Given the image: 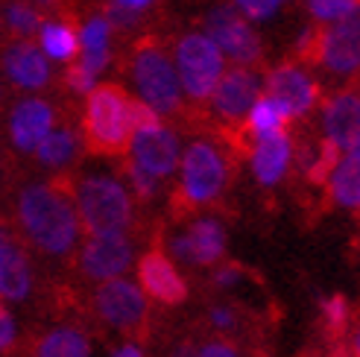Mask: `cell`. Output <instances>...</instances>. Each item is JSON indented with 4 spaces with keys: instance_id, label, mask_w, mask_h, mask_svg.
<instances>
[{
    "instance_id": "cell-1",
    "label": "cell",
    "mask_w": 360,
    "mask_h": 357,
    "mask_svg": "<svg viewBox=\"0 0 360 357\" xmlns=\"http://www.w3.org/2000/svg\"><path fill=\"white\" fill-rule=\"evenodd\" d=\"M15 220L21 235L47 258L74 255L82 235V220L74 200V185L65 178L30 182L15 200Z\"/></svg>"
},
{
    "instance_id": "cell-2",
    "label": "cell",
    "mask_w": 360,
    "mask_h": 357,
    "mask_svg": "<svg viewBox=\"0 0 360 357\" xmlns=\"http://www.w3.org/2000/svg\"><path fill=\"white\" fill-rule=\"evenodd\" d=\"M126 74H129L138 100H143L161 117H179L185 109V91L176 74V62L165 39L155 32H141L126 53Z\"/></svg>"
},
{
    "instance_id": "cell-3",
    "label": "cell",
    "mask_w": 360,
    "mask_h": 357,
    "mask_svg": "<svg viewBox=\"0 0 360 357\" xmlns=\"http://www.w3.org/2000/svg\"><path fill=\"white\" fill-rule=\"evenodd\" d=\"M135 135V100L115 82L94 85L85 100L82 138L97 155H123Z\"/></svg>"
},
{
    "instance_id": "cell-4",
    "label": "cell",
    "mask_w": 360,
    "mask_h": 357,
    "mask_svg": "<svg viewBox=\"0 0 360 357\" xmlns=\"http://www.w3.org/2000/svg\"><path fill=\"white\" fill-rule=\"evenodd\" d=\"M74 200L88 235H126L132 226V193L120 178L88 173L74 182Z\"/></svg>"
},
{
    "instance_id": "cell-5",
    "label": "cell",
    "mask_w": 360,
    "mask_h": 357,
    "mask_svg": "<svg viewBox=\"0 0 360 357\" xmlns=\"http://www.w3.org/2000/svg\"><path fill=\"white\" fill-rule=\"evenodd\" d=\"M229 155L220 144L200 138L188 144L179 162V193L188 205H211L217 202L229 185Z\"/></svg>"
},
{
    "instance_id": "cell-6",
    "label": "cell",
    "mask_w": 360,
    "mask_h": 357,
    "mask_svg": "<svg viewBox=\"0 0 360 357\" xmlns=\"http://www.w3.org/2000/svg\"><path fill=\"white\" fill-rule=\"evenodd\" d=\"M176 74L191 103H208L211 91L226 74V56L208 32H182L173 47Z\"/></svg>"
},
{
    "instance_id": "cell-7",
    "label": "cell",
    "mask_w": 360,
    "mask_h": 357,
    "mask_svg": "<svg viewBox=\"0 0 360 357\" xmlns=\"http://www.w3.org/2000/svg\"><path fill=\"white\" fill-rule=\"evenodd\" d=\"M202 27L214 39V44L223 50L226 59H231L235 65H249V67L261 65L264 41L238 6H229V4L211 6L202 18Z\"/></svg>"
},
{
    "instance_id": "cell-8",
    "label": "cell",
    "mask_w": 360,
    "mask_h": 357,
    "mask_svg": "<svg viewBox=\"0 0 360 357\" xmlns=\"http://www.w3.org/2000/svg\"><path fill=\"white\" fill-rule=\"evenodd\" d=\"M311 62L340 79H352L360 74V4L334 24H319V39Z\"/></svg>"
},
{
    "instance_id": "cell-9",
    "label": "cell",
    "mask_w": 360,
    "mask_h": 357,
    "mask_svg": "<svg viewBox=\"0 0 360 357\" xmlns=\"http://www.w3.org/2000/svg\"><path fill=\"white\" fill-rule=\"evenodd\" d=\"M94 313L115 331L141 334L150 313L147 293L141 290V284L126 281L123 275L100 281V287L94 293Z\"/></svg>"
},
{
    "instance_id": "cell-10",
    "label": "cell",
    "mask_w": 360,
    "mask_h": 357,
    "mask_svg": "<svg viewBox=\"0 0 360 357\" xmlns=\"http://www.w3.org/2000/svg\"><path fill=\"white\" fill-rule=\"evenodd\" d=\"M261 94H264V79L258 70L249 65H235L220 77L217 88L208 97L211 115L229 129H243V120Z\"/></svg>"
},
{
    "instance_id": "cell-11",
    "label": "cell",
    "mask_w": 360,
    "mask_h": 357,
    "mask_svg": "<svg viewBox=\"0 0 360 357\" xmlns=\"http://www.w3.org/2000/svg\"><path fill=\"white\" fill-rule=\"evenodd\" d=\"M264 94L273 97L290 120H302L319 105V82L302 62H281L264 77Z\"/></svg>"
},
{
    "instance_id": "cell-12",
    "label": "cell",
    "mask_w": 360,
    "mask_h": 357,
    "mask_svg": "<svg viewBox=\"0 0 360 357\" xmlns=\"http://www.w3.org/2000/svg\"><path fill=\"white\" fill-rule=\"evenodd\" d=\"M126 152H129V158L138 167L153 173L155 178H170L179 170V162H182V144H179V135L170 126H165V123L135 129Z\"/></svg>"
},
{
    "instance_id": "cell-13",
    "label": "cell",
    "mask_w": 360,
    "mask_h": 357,
    "mask_svg": "<svg viewBox=\"0 0 360 357\" xmlns=\"http://www.w3.org/2000/svg\"><path fill=\"white\" fill-rule=\"evenodd\" d=\"M135 246L126 235H88L79 249V273L88 281L120 278L132 266Z\"/></svg>"
},
{
    "instance_id": "cell-14",
    "label": "cell",
    "mask_w": 360,
    "mask_h": 357,
    "mask_svg": "<svg viewBox=\"0 0 360 357\" xmlns=\"http://www.w3.org/2000/svg\"><path fill=\"white\" fill-rule=\"evenodd\" d=\"M0 70H4V77L15 88H21V91H41L53 79L47 53L39 44H32L30 39L6 41V47L0 50Z\"/></svg>"
},
{
    "instance_id": "cell-15",
    "label": "cell",
    "mask_w": 360,
    "mask_h": 357,
    "mask_svg": "<svg viewBox=\"0 0 360 357\" xmlns=\"http://www.w3.org/2000/svg\"><path fill=\"white\" fill-rule=\"evenodd\" d=\"M59 123V112L50 100L24 97L12 105L9 112V141L18 152L32 155L35 147L44 141V135Z\"/></svg>"
},
{
    "instance_id": "cell-16",
    "label": "cell",
    "mask_w": 360,
    "mask_h": 357,
    "mask_svg": "<svg viewBox=\"0 0 360 357\" xmlns=\"http://www.w3.org/2000/svg\"><path fill=\"white\" fill-rule=\"evenodd\" d=\"M319 126H322V138L328 144H334L340 152L354 150L360 138V91L357 88L337 91L334 97L322 103Z\"/></svg>"
},
{
    "instance_id": "cell-17",
    "label": "cell",
    "mask_w": 360,
    "mask_h": 357,
    "mask_svg": "<svg viewBox=\"0 0 360 357\" xmlns=\"http://www.w3.org/2000/svg\"><path fill=\"white\" fill-rule=\"evenodd\" d=\"M293 155H296V147H293V138L287 132L252 138L249 164H252V176H255V182L264 185V188H276L281 178L290 173Z\"/></svg>"
},
{
    "instance_id": "cell-18",
    "label": "cell",
    "mask_w": 360,
    "mask_h": 357,
    "mask_svg": "<svg viewBox=\"0 0 360 357\" xmlns=\"http://www.w3.org/2000/svg\"><path fill=\"white\" fill-rule=\"evenodd\" d=\"M173 252L193 266H214L226 255V228L217 217H202L191 223L182 238L173 240Z\"/></svg>"
},
{
    "instance_id": "cell-19",
    "label": "cell",
    "mask_w": 360,
    "mask_h": 357,
    "mask_svg": "<svg viewBox=\"0 0 360 357\" xmlns=\"http://www.w3.org/2000/svg\"><path fill=\"white\" fill-rule=\"evenodd\" d=\"M138 284L161 305H179L188 299V284L165 252H147L138 261Z\"/></svg>"
},
{
    "instance_id": "cell-20",
    "label": "cell",
    "mask_w": 360,
    "mask_h": 357,
    "mask_svg": "<svg viewBox=\"0 0 360 357\" xmlns=\"http://www.w3.org/2000/svg\"><path fill=\"white\" fill-rule=\"evenodd\" d=\"M112 24L100 9H94L79 27V56L77 62L88 70V74L100 77L112 62Z\"/></svg>"
},
{
    "instance_id": "cell-21",
    "label": "cell",
    "mask_w": 360,
    "mask_h": 357,
    "mask_svg": "<svg viewBox=\"0 0 360 357\" xmlns=\"http://www.w3.org/2000/svg\"><path fill=\"white\" fill-rule=\"evenodd\" d=\"M326 188L337 208L360 211V150H343L337 155Z\"/></svg>"
},
{
    "instance_id": "cell-22",
    "label": "cell",
    "mask_w": 360,
    "mask_h": 357,
    "mask_svg": "<svg viewBox=\"0 0 360 357\" xmlns=\"http://www.w3.org/2000/svg\"><path fill=\"white\" fill-rule=\"evenodd\" d=\"M41 50L56 62H74L79 56V27H77V12L68 6L59 12V18H50L39 30Z\"/></svg>"
},
{
    "instance_id": "cell-23",
    "label": "cell",
    "mask_w": 360,
    "mask_h": 357,
    "mask_svg": "<svg viewBox=\"0 0 360 357\" xmlns=\"http://www.w3.org/2000/svg\"><path fill=\"white\" fill-rule=\"evenodd\" d=\"M82 152V138L74 126L68 123H56L39 147H35V162L44 170H68L70 164H77V158Z\"/></svg>"
},
{
    "instance_id": "cell-24",
    "label": "cell",
    "mask_w": 360,
    "mask_h": 357,
    "mask_svg": "<svg viewBox=\"0 0 360 357\" xmlns=\"http://www.w3.org/2000/svg\"><path fill=\"white\" fill-rule=\"evenodd\" d=\"M35 357H91V343H88V337L79 328L59 325L50 328L39 340Z\"/></svg>"
},
{
    "instance_id": "cell-25",
    "label": "cell",
    "mask_w": 360,
    "mask_h": 357,
    "mask_svg": "<svg viewBox=\"0 0 360 357\" xmlns=\"http://www.w3.org/2000/svg\"><path fill=\"white\" fill-rule=\"evenodd\" d=\"M287 123H290V115H287L269 94H261V97L255 100V105L249 109L246 120H243V135H249V138H264V135L287 132Z\"/></svg>"
},
{
    "instance_id": "cell-26",
    "label": "cell",
    "mask_w": 360,
    "mask_h": 357,
    "mask_svg": "<svg viewBox=\"0 0 360 357\" xmlns=\"http://www.w3.org/2000/svg\"><path fill=\"white\" fill-rule=\"evenodd\" d=\"M41 24H44V18L32 4H27V0H6L4 27L12 39H32V35L41 30Z\"/></svg>"
},
{
    "instance_id": "cell-27",
    "label": "cell",
    "mask_w": 360,
    "mask_h": 357,
    "mask_svg": "<svg viewBox=\"0 0 360 357\" xmlns=\"http://www.w3.org/2000/svg\"><path fill=\"white\" fill-rule=\"evenodd\" d=\"M360 0H304V9L316 24H334L346 18Z\"/></svg>"
},
{
    "instance_id": "cell-28",
    "label": "cell",
    "mask_w": 360,
    "mask_h": 357,
    "mask_svg": "<svg viewBox=\"0 0 360 357\" xmlns=\"http://www.w3.org/2000/svg\"><path fill=\"white\" fill-rule=\"evenodd\" d=\"M123 170H126V182H129V188L135 190L138 200H153V196L158 193L161 178H155L153 173H147L143 167H138V164L132 162V158H126Z\"/></svg>"
},
{
    "instance_id": "cell-29",
    "label": "cell",
    "mask_w": 360,
    "mask_h": 357,
    "mask_svg": "<svg viewBox=\"0 0 360 357\" xmlns=\"http://www.w3.org/2000/svg\"><path fill=\"white\" fill-rule=\"evenodd\" d=\"M249 21H269V18H276L290 0H231Z\"/></svg>"
},
{
    "instance_id": "cell-30",
    "label": "cell",
    "mask_w": 360,
    "mask_h": 357,
    "mask_svg": "<svg viewBox=\"0 0 360 357\" xmlns=\"http://www.w3.org/2000/svg\"><path fill=\"white\" fill-rule=\"evenodd\" d=\"M349 301L343 296H328L326 301H322V323H326L328 331H343L349 325Z\"/></svg>"
},
{
    "instance_id": "cell-31",
    "label": "cell",
    "mask_w": 360,
    "mask_h": 357,
    "mask_svg": "<svg viewBox=\"0 0 360 357\" xmlns=\"http://www.w3.org/2000/svg\"><path fill=\"white\" fill-rule=\"evenodd\" d=\"M65 85H68V91H74V94H85L97 85V77L94 74H88V70L74 59V62H68V70H65Z\"/></svg>"
},
{
    "instance_id": "cell-32",
    "label": "cell",
    "mask_w": 360,
    "mask_h": 357,
    "mask_svg": "<svg viewBox=\"0 0 360 357\" xmlns=\"http://www.w3.org/2000/svg\"><path fill=\"white\" fill-rule=\"evenodd\" d=\"M18 243L9 231L0 226V290H4V275H6V266H9V261H12V255L18 252Z\"/></svg>"
},
{
    "instance_id": "cell-33",
    "label": "cell",
    "mask_w": 360,
    "mask_h": 357,
    "mask_svg": "<svg viewBox=\"0 0 360 357\" xmlns=\"http://www.w3.org/2000/svg\"><path fill=\"white\" fill-rule=\"evenodd\" d=\"M15 337H18L15 319H12V313L4 308V299H0V351H9V349L15 346Z\"/></svg>"
},
{
    "instance_id": "cell-34",
    "label": "cell",
    "mask_w": 360,
    "mask_h": 357,
    "mask_svg": "<svg viewBox=\"0 0 360 357\" xmlns=\"http://www.w3.org/2000/svg\"><path fill=\"white\" fill-rule=\"evenodd\" d=\"M208 319H211V325L217 328V331H231V328L238 325V316H235V311L226 308V305L211 308V311H208Z\"/></svg>"
},
{
    "instance_id": "cell-35",
    "label": "cell",
    "mask_w": 360,
    "mask_h": 357,
    "mask_svg": "<svg viewBox=\"0 0 360 357\" xmlns=\"http://www.w3.org/2000/svg\"><path fill=\"white\" fill-rule=\"evenodd\" d=\"M191 357H240L235 346H229L223 340H214V343H205L202 349H193Z\"/></svg>"
},
{
    "instance_id": "cell-36",
    "label": "cell",
    "mask_w": 360,
    "mask_h": 357,
    "mask_svg": "<svg viewBox=\"0 0 360 357\" xmlns=\"http://www.w3.org/2000/svg\"><path fill=\"white\" fill-rule=\"evenodd\" d=\"M243 278V270L238 264H226L220 266L217 273H214V281H217V287H235V284Z\"/></svg>"
},
{
    "instance_id": "cell-37",
    "label": "cell",
    "mask_w": 360,
    "mask_h": 357,
    "mask_svg": "<svg viewBox=\"0 0 360 357\" xmlns=\"http://www.w3.org/2000/svg\"><path fill=\"white\" fill-rule=\"evenodd\" d=\"M117 4L126 9H135V12H153L158 6V0H117Z\"/></svg>"
},
{
    "instance_id": "cell-38",
    "label": "cell",
    "mask_w": 360,
    "mask_h": 357,
    "mask_svg": "<svg viewBox=\"0 0 360 357\" xmlns=\"http://www.w3.org/2000/svg\"><path fill=\"white\" fill-rule=\"evenodd\" d=\"M35 4H39L41 9H47V12H65L70 6L68 0H35Z\"/></svg>"
},
{
    "instance_id": "cell-39",
    "label": "cell",
    "mask_w": 360,
    "mask_h": 357,
    "mask_svg": "<svg viewBox=\"0 0 360 357\" xmlns=\"http://www.w3.org/2000/svg\"><path fill=\"white\" fill-rule=\"evenodd\" d=\"M115 357H143V351H141L138 343H126V346H120V349L115 351Z\"/></svg>"
},
{
    "instance_id": "cell-40",
    "label": "cell",
    "mask_w": 360,
    "mask_h": 357,
    "mask_svg": "<svg viewBox=\"0 0 360 357\" xmlns=\"http://www.w3.org/2000/svg\"><path fill=\"white\" fill-rule=\"evenodd\" d=\"M352 354L360 357V323H357L354 331H352Z\"/></svg>"
},
{
    "instance_id": "cell-41",
    "label": "cell",
    "mask_w": 360,
    "mask_h": 357,
    "mask_svg": "<svg viewBox=\"0 0 360 357\" xmlns=\"http://www.w3.org/2000/svg\"><path fill=\"white\" fill-rule=\"evenodd\" d=\"M0 100H4V85H0Z\"/></svg>"
},
{
    "instance_id": "cell-42",
    "label": "cell",
    "mask_w": 360,
    "mask_h": 357,
    "mask_svg": "<svg viewBox=\"0 0 360 357\" xmlns=\"http://www.w3.org/2000/svg\"><path fill=\"white\" fill-rule=\"evenodd\" d=\"M354 150H360V138H357V144H354Z\"/></svg>"
}]
</instances>
